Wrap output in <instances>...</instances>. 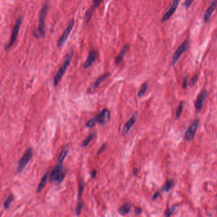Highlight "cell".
<instances>
[{
    "label": "cell",
    "instance_id": "cell-1",
    "mask_svg": "<svg viewBox=\"0 0 217 217\" xmlns=\"http://www.w3.org/2000/svg\"><path fill=\"white\" fill-rule=\"evenodd\" d=\"M48 10V4L47 2L40 13L39 25L33 32V35L36 38H44L45 36V18Z\"/></svg>",
    "mask_w": 217,
    "mask_h": 217
},
{
    "label": "cell",
    "instance_id": "cell-2",
    "mask_svg": "<svg viewBox=\"0 0 217 217\" xmlns=\"http://www.w3.org/2000/svg\"><path fill=\"white\" fill-rule=\"evenodd\" d=\"M65 176L66 171L63 168V162H58L55 168L50 173L49 180L52 183L59 184L64 180Z\"/></svg>",
    "mask_w": 217,
    "mask_h": 217
},
{
    "label": "cell",
    "instance_id": "cell-3",
    "mask_svg": "<svg viewBox=\"0 0 217 217\" xmlns=\"http://www.w3.org/2000/svg\"><path fill=\"white\" fill-rule=\"evenodd\" d=\"M73 52H70L68 55H67L63 64L60 67L58 71L57 72V73L54 76V80H53V84L54 87H56L58 85V84L61 80L62 78H63V77L64 76L66 69H68L71 63V60L72 59V57H73Z\"/></svg>",
    "mask_w": 217,
    "mask_h": 217
},
{
    "label": "cell",
    "instance_id": "cell-4",
    "mask_svg": "<svg viewBox=\"0 0 217 217\" xmlns=\"http://www.w3.org/2000/svg\"><path fill=\"white\" fill-rule=\"evenodd\" d=\"M33 156V151L32 148H27L26 152H24L23 156L21 157V159H20L19 163H18V166L17 168V173H22L23 169L25 168L27 164V163L29 162V161L32 159Z\"/></svg>",
    "mask_w": 217,
    "mask_h": 217
},
{
    "label": "cell",
    "instance_id": "cell-5",
    "mask_svg": "<svg viewBox=\"0 0 217 217\" xmlns=\"http://www.w3.org/2000/svg\"><path fill=\"white\" fill-rule=\"evenodd\" d=\"M22 20H23V18H22V17H20V16L17 19L16 22H15V24L14 27V29L12 30V35H11V37H10L9 43L5 47V49L6 50L11 48L12 47V45L15 44V41L17 40V37L18 34H19L20 24H21V23H22Z\"/></svg>",
    "mask_w": 217,
    "mask_h": 217
},
{
    "label": "cell",
    "instance_id": "cell-6",
    "mask_svg": "<svg viewBox=\"0 0 217 217\" xmlns=\"http://www.w3.org/2000/svg\"><path fill=\"white\" fill-rule=\"evenodd\" d=\"M74 24H75V20L73 19L70 20L69 23L68 24L66 29L65 30L64 33H63V35H61V36L60 37L58 42H57V46L58 47H61L63 46L65 42H66L67 39L68 38V36H69L72 29H73V27H74Z\"/></svg>",
    "mask_w": 217,
    "mask_h": 217
},
{
    "label": "cell",
    "instance_id": "cell-7",
    "mask_svg": "<svg viewBox=\"0 0 217 217\" xmlns=\"http://www.w3.org/2000/svg\"><path fill=\"white\" fill-rule=\"evenodd\" d=\"M199 124V119H195L189 127L188 128L187 131H186L184 135V139L188 141H190L193 140L194 138L195 134L197 131L198 126Z\"/></svg>",
    "mask_w": 217,
    "mask_h": 217
},
{
    "label": "cell",
    "instance_id": "cell-8",
    "mask_svg": "<svg viewBox=\"0 0 217 217\" xmlns=\"http://www.w3.org/2000/svg\"><path fill=\"white\" fill-rule=\"evenodd\" d=\"M189 47V43L187 41H185V42L177 48V50L175 51V52L172 58V65H174L177 63L178 59L180 58L181 56L187 50Z\"/></svg>",
    "mask_w": 217,
    "mask_h": 217
},
{
    "label": "cell",
    "instance_id": "cell-9",
    "mask_svg": "<svg viewBox=\"0 0 217 217\" xmlns=\"http://www.w3.org/2000/svg\"><path fill=\"white\" fill-rule=\"evenodd\" d=\"M94 118L97 123H99L101 126H104L109 120L110 111L106 108L103 109Z\"/></svg>",
    "mask_w": 217,
    "mask_h": 217
},
{
    "label": "cell",
    "instance_id": "cell-10",
    "mask_svg": "<svg viewBox=\"0 0 217 217\" xmlns=\"http://www.w3.org/2000/svg\"><path fill=\"white\" fill-rule=\"evenodd\" d=\"M137 118H138V113L136 112L134 113L131 118L126 123V124L124 125V126H123V128L122 129V132L123 136H126V134L129 132L131 129L133 127L134 123H136Z\"/></svg>",
    "mask_w": 217,
    "mask_h": 217
},
{
    "label": "cell",
    "instance_id": "cell-11",
    "mask_svg": "<svg viewBox=\"0 0 217 217\" xmlns=\"http://www.w3.org/2000/svg\"><path fill=\"white\" fill-rule=\"evenodd\" d=\"M208 96V92L204 90H202L199 96L198 97L195 102V108L198 111H201L203 107V104L205 102V100Z\"/></svg>",
    "mask_w": 217,
    "mask_h": 217
},
{
    "label": "cell",
    "instance_id": "cell-12",
    "mask_svg": "<svg viewBox=\"0 0 217 217\" xmlns=\"http://www.w3.org/2000/svg\"><path fill=\"white\" fill-rule=\"evenodd\" d=\"M180 0H174V2L173 3L172 6L169 8V9L168 10L167 12L162 17V21H166L167 20H168L175 12L176 10H177L178 5L179 4Z\"/></svg>",
    "mask_w": 217,
    "mask_h": 217
},
{
    "label": "cell",
    "instance_id": "cell-13",
    "mask_svg": "<svg viewBox=\"0 0 217 217\" xmlns=\"http://www.w3.org/2000/svg\"><path fill=\"white\" fill-rule=\"evenodd\" d=\"M98 57V53H97V52L96 51H94V50H92L90 51L89 54V56L85 62V63L84 65V68L85 69H87V68H89L93 63H94L95 61L96 60Z\"/></svg>",
    "mask_w": 217,
    "mask_h": 217
},
{
    "label": "cell",
    "instance_id": "cell-14",
    "mask_svg": "<svg viewBox=\"0 0 217 217\" xmlns=\"http://www.w3.org/2000/svg\"><path fill=\"white\" fill-rule=\"evenodd\" d=\"M216 6H217V0H215V1L210 5V6L208 8V9L206 10V12L204 13V20L205 22H208L210 19L211 16L214 12Z\"/></svg>",
    "mask_w": 217,
    "mask_h": 217
},
{
    "label": "cell",
    "instance_id": "cell-15",
    "mask_svg": "<svg viewBox=\"0 0 217 217\" xmlns=\"http://www.w3.org/2000/svg\"><path fill=\"white\" fill-rule=\"evenodd\" d=\"M103 0H94V2H93V4L92 6L90 7V8L88 10L87 12L86 13V23H88L92 17V15L93 12H94V10L95 8H96L97 7L99 6V5L102 2Z\"/></svg>",
    "mask_w": 217,
    "mask_h": 217
},
{
    "label": "cell",
    "instance_id": "cell-16",
    "mask_svg": "<svg viewBox=\"0 0 217 217\" xmlns=\"http://www.w3.org/2000/svg\"><path fill=\"white\" fill-rule=\"evenodd\" d=\"M128 49H129V45H124V46L123 47V48H122V50H121V51H120V54H119L117 56V57L115 58V64H116L117 65H119V64L121 63L122 59H123V57H124V56H125L126 54L127 53V52Z\"/></svg>",
    "mask_w": 217,
    "mask_h": 217
},
{
    "label": "cell",
    "instance_id": "cell-17",
    "mask_svg": "<svg viewBox=\"0 0 217 217\" xmlns=\"http://www.w3.org/2000/svg\"><path fill=\"white\" fill-rule=\"evenodd\" d=\"M131 202H126L125 204H123L122 206L119 208V213L121 215L124 216L127 214H128L131 210Z\"/></svg>",
    "mask_w": 217,
    "mask_h": 217
},
{
    "label": "cell",
    "instance_id": "cell-18",
    "mask_svg": "<svg viewBox=\"0 0 217 217\" xmlns=\"http://www.w3.org/2000/svg\"><path fill=\"white\" fill-rule=\"evenodd\" d=\"M48 178V171H47L45 174L44 175V177H42V180H41L38 186V188H37V192L38 193H40L41 191H42L44 187H45V186L47 183V179Z\"/></svg>",
    "mask_w": 217,
    "mask_h": 217
},
{
    "label": "cell",
    "instance_id": "cell-19",
    "mask_svg": "<svg viewBox=\"0 0 217 217\" xmlns=\"http://www.w3.org/2000/svg\"><path fill=\"white\" fill-rule=\"evenodd\" d=\"M109 75H110V73H105V74H103V75H101V76L94 81V83L93 84V85L92 86V90H94V89H96V88H98V87H99V86L101 84V82L104 81L106 78H107Z\"/></svg>",
    "mask_w": 217,
    "mask_h": 217
},
{
    "label": "cell",
    "instance_id": "cell-20",
    "mask_svg": "<svg viewBox=\"0 0 217 217\" xmlns=\"http://www.w3.org/2000/svg\"><path fill=\"white\" fill-rule=\"evenodd\" d=\"M68 151H69V150H68L67 145H65V147H63V148H62V150H61L59 156L58 162H63V161H65V158L66 157V156L68 153Z\"/></svg>",
    "mask_w": 217,
    "mask_h": 217
},
{
    "label": "cell",
    "instance_id": "cell-21",
    "mask_svg": "<svg viewBox=\"0 0 217 217\" xmlns=\"http://www.w3.org/2000/svg\"><path fill=\"white\" fill-rule=\"evenodd\" d=\"M96 136V132H92L90 133L89 135L87 137V138H86L83 142H82L81 143V147H86L87 146H88V144L92 141V140L94 139V138Z\"/></svg>",
    "mask_w": 217,
    "mask_h": 217
},
{
    "label": "cell",
    "instance_id": "cell-22",
    "mask_svg": "<svg viewBox=\"0 0 217 217\" xmlns=\"http://www.w3.org/2000/svg\"><path fill=\"white\" fill-rule=\"evenodd\" d=\"M173 185H174V181L173 180H168L162 186L161 190L164 192H168L171 190V189L173 187Z\"/></svg>",
    "mask_w": 217,
    "mask_h": 217
},
{
    "label": "cell",
    "instance_id": "cell-23",
    "mask_svg": "<svg viewBox=\"0 0 217 217\" xmlns=\"http://www.w3.org/2000/svg\"><path fill=\"white\" fill-rule=\"evenodd\" d=\"M14 199V195L13 194H10L8 196V198L6 199V200L5 201L4 204H3V207H4V208L5 210H7L9 208L10 205L11 204V203L12 202Z\"/></svg>",
    "mask_w": 217,
    "mask_h": 217
},
{
    "label": "cell",
    "instance_id": "cell-24",
    "mask_svg": "<svg viewBox=\"0 0 217 217\" xmlns=\"http://www.w3.org/2000/svg\"><path fill=\"white\" fill-rule=\"evenodd\" d=\"M183 106H184V102L180 101L179 103L178 107L177 109V111H176V117H177V119H179L183 111Z\"/></svg>",
    "mask_w": 217,
    "mask_h": 217
},
{
    "label": "cell",
    "instance_id": "cell-25",
    "mask_svg": "<svg viewBox=\"0 0 217 217\" xmlns=\"http://www.w3.org/2000/svg\"><path fill=\"white\" fill-rule=\"evenodd\" d=\"M83 208H84V202L82 201V200H81L79 202H78L76 209H75L76 215L77 216H79L81 214V211L83 210Z\"/></svg>",
    "mask_w": 217,
    "mask_h": 217
},
{
    "label": "cell",
    "instance_id": "cell-26",
    "mask_svg": "<svg viewBox=\"0 0 217 217\" xmlns=\"http://www.w3.org/2000/svg\"><path fill=\"white\" fill-rule=\"evenodd\" d=\"M148 89V84L147 83H144L141 87L140 90H139L138 93V96L139 98L142 97L143 96H144V94H145V92H147Z\"/></svg>",
    "mask_w": 217,
    "mask_h": 217
},
{
    "label": "cell",
    "instance_id": "cell-27",
    "mask_svg": "<svg viewBox=\"0 0 217 217\" xmlns=\"http://www.w3.org/2000/svg\"><path fill=\"white\" fill-rule=\"evenodd\" d=\"M96 123H97V122H96L95 118H93V119H90L89 121H87V122L86 123V126L87 128L90 129V128L94 127L96 125Z\"/></svg>",
    "mask_w": 217,
    "mask_h": 217
},
{
    "label": "cell",
    "instance_id": "cell-28",
    "mask_svg": "<svg viewBox=\"0 0 217 217\" xmlns=\"http://www.w3.org/2000/svg\"><path fill=\"white\" fill-rule=\"evenodd\" d=\"M84 190V182L83 181H81L78 187V199H81L82 194H83V192Z\"/></svg>",
    "mask_w": 217,
    "mask_h": 217
},
{
    "label": "cell",
    "instance_id": "cell-29",
    "mask_svg": "<svg viewBox=\"0 0 217 217\" xmlns=\"http://www.w3.org/2000/svg\"><path fill=\"white\" fill-rule=\"evenodd\" d=\"M176 208H177V207H176V206H173V207L170 208L169 209H168L166 211H165V216H171V215L173 214V213L174 212V211L175 210Z\"/></svg>",
    "mask_w": 217,
    "mask_h": 217
},
{
    "label": "cell",
    "instance_id": "cell-30",
    "mask_svg": "<svg viewBox=\"0 0 217 217\" xmlns=\"http://www.w3.org/2000/svg\"><path fill=\"white\" fill-rule=\"evenodd\" d=\"M198 79V75H194V76L192 78V79L190 80V82H189V85H190V86H194L195 84L196 81H197Z\"/></svg>",
    "mask_w": 217,
    "mask_h": 217
},
{
    "label": "cell",
    "instance_id": "cell-31",
    "mask_svg": "<svg viewBox=\"0 0 217 217\" xmlns=\"http://www.w3.org/2000/svg\"><path fill=\"white\" fill-rule=\"evenodd\" d=\"M105 148H106V144L104 143V144H103L100 147V148L98 150L97 154H98V155H100L102 152H104V150H105Z\"/></svg>",
    "mask_w": 217,
    "mask_h": 217
},
{
    "label": "cell",
    "instance_id": "cell-32",
    "mask_svg": "<svg viewBox=\"0 0 217 217\" xmlns=\"http://www.w3.org/2000/svg\"><path fill=\"white\" fill-rule=\"evenodd\" d=\"M187 80H188V77H186L184 78L183 81V89H185L187 87Z\"/></svg>",
    "mask_w": 217,
    "mask_h": 217
},
{
    "label": "cell",
    "instance_id": "cell-33",
    "mask_svg": "<svg viewBox=\"0 0 217 217\" xmlns=\"http://www.w3.org/2000/svg\"><path fill=\"white\" fill-rule=\"evenodd\" d=\"M193 2L194 0H186L185 2V6L187 8H189L192 5V3H193Z\"/></svg>",
    "mask_w": 217,
    "mask_h": 217
},
{
    "label": "cell",
    "instance_id": "cell-34",
    "mask_svg": "<svg viewBox=\"0 0 217 217\" xmlns=\"http://www.w3.org/2000/svg\"><path fill=\"white\" fill-rule=\"evenodd\" d=\"M159 195H160V193L159 192H156V193H155L154 194H153V197H152V201H156L157 198H158V197H159Z\"/></svg>",
    "mask_w": 217,
    "mask_h": 217
},
{
    "label": "cell",
    "instance_id": "cell-35",
    "mask_svg": "<svg viewBox=\"0 0 217 217\" xmlns=\"http://www.w3.org/2000/svg\"><path fill=\"white\" fill-rule=\"evenodd\" d=\"M142 212V209L140 207H137L136 208L135 210H134V213L136 215H140Z\"/></svg>",
    "mask_w": 217,
    "mask_h": 217
},
{
    "label": "cell",
    "instance_id": "cell-36",
    "mask_svg": "<svg viewBox=\"0 0 217 217\" xmlns=\"http://www.w3.org/2000/svg\"><path fill=\"white\" fill-rule=\"evenodd\" d=\"M96 174H97V171L94 169L92 171H91L90 173V174H91V177L92 178H94L96 177Z\"/></svg>",
    "mask_w": 217,
    "mask_h": 217
},
{
    "label": "cell",
    "instance_id": "cell-37",
    "mask_svg": "<svg viewBox=\"0 0 217 217\" xmlns=\"http://www.w3.org/2000/svg\"><path fill=\"white\" fill-rule=\"evenodd\" d=\"M132 173H133L134 175H135V176L138 175V168H134L133 169V170H132Z\"/></svg>",
    "mask_w": 217,
    "mask_h": 217
}]
</instances>
